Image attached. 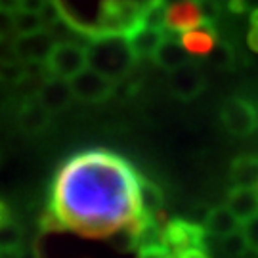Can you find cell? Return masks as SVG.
Here are the masks:
<instances>
[{"instance_id": "obj_1", "label": "cell", "mask_w": 258, "mask_h": 258, "mask_svg": "<svg viewBox=\"0 0 258 258\" xmlns=\"http://www.w3.org/2000/svg\"><path fill=\"white\" fill-rule=\"evenodd\" d=\"M140 182L136 168L113 151L77 153L55 174L44 226L84 237H113L144 216Z\"/></svg>"}, {"instance_id": "obj_2", "label": "cell", "mask_w": 258, "mask_h": 258, "mask_svg": "<svg viewBox=\"0 0 258 258\" xmlns=\"http://www.w3.org/2000/svg\"><path fill=\"white\" fill-rule=\"evenodd\" d=\"M86 55H88V67L109 77L115 83L124 79L138 59V55L134 54L130 46V40L122 38L120 35L90 42L86 46Z\"/></svg>"}, {"instance_id": "obj_3", "label": "cell", "mask_w": 258, "mask_h": 258, "mask_svg": "<svg viewBox=\"0 0 258 258\" xmlns=\"http://www.w3.org/2000/svg\"><path fill=\"white\" fill-rule=\"evenodd\" d=\"M86 67H88L86 48L69 40H57L46 59L48 75L61 77L67 81H71L75 75H79Z\"/></svg>"}, {"instance_id": "obj_4", "label": "cell", "mask_w": 258, "mask_h": 258, "mask_svg": "<svg viewBox=\"0 0 258 258\" xmlns=\"http://www.w3.org/2000/svg\"><path fill=\"white\" fill-rule=\"evenodd\" d=\"M220 120L230 134L245 138L258 128V109L249 100L233 96L222 103Z\"/></svg>"}, {"instance_id": "obj_5", "label": "cell", "mask_w": 258, "mask_h": 258, "mask_svg": "<svg viewBox=\"0 0 258 258\" xmlns=\"http://www.w3.org/2000/svg\"><path fill=\"white\" fill-rule=\"evenodd\" d=\"M73 88L75 100L84 103H102L109 100L115 90V81L102 75L92 67H86L69 81Z\"/></svg>"}, {"instance_id": "obj_6", "label": "cell", "mask_w": 258, "mask_h": 258, "mask_svg": "<svg viewBox=\"0 0 258 258\" xmlns=\"http://www.w3.org/2000/svg\"><path fill=\"white\" fill-rule=\"evenodd\" d=\"M163 243L172 254L187 247L207 245V228L195 222L174 218L163 228Z\"/></svg>"}, {"instance_id": "obj_7", "label": "cell", "mask_w": 258, "mask_h": 258, "mask_svg": "<svg viewBox=\"0 0 258 258\" xmlns=\"http://www.w3.org/2000/svg\"><path fill=\"white\" fill-rule=\"evenodd\" d=\"M207 23L201 0H176L165 6L163 25L168 33H184Z\"/></svg>"}, {"instance_id": "obj_8", "label": "cell", "mask_w": 258, "mask_h": 258, "mask_svg": "<svg viewBox=\"0 0 258 258\" xmlns=\"http://www.w3.org/2000/svg\"><path fill=\"white\" fill-rule=\"evenodd\" d=\"M205 84L207 81L197 65L184 63L168 71V88L182 102L195 100L205 90Z\"/></svg>"}, {"instance_id": "obj_9", "label": "cell", "mask_w": 258, "mask_h": 258, "mask_svg": "<svg viewBox=\"0 0 258 258\" xmlns=\"http://www.w3.org/2000/svg\"><path fill=\"white\" fill-rule=\"evenodd\" d=\"M55 42L57 38L50 29H40L27 35H16V48L21 61L25 63H46Z\"/></svg>"}, {"instance_id": "obj_10", "label": "cell", "mask_w": 258, "mask_h": 258, "mask_svg": "<svg viewBox=\"0 0 258 258\" xmlns=\"http://www.w3.org/2000/svg\"><path fill=\"white\" fill-rule=\"evenodd\" d=\"M37 98L52 115H55V113L65 111L73 103L75 94L73 88H71V83L67 79L48 75L46 79L42 81V84L38 86Z\"/></svg>"}, {"instance_id": "obj_11", "label": "cell", "mask_w": 258, "mask_h": 258, "mask_svg": "<svg viewBox=\"0 0 258 258\" xmlns=\"http://www.w3.org/2000/svg\"><path fill=\"white\" fill-rule=\"evenodd\" d=\"M165 25H155V23H144L138 31H134L128 37L130 46L138 57H153L159 46L166 38Z\"/></svg>"}, {"instance_id": "obj_12", "label": "cell", "mask_w": 258, "mask_h": 258, "mask_svg": "<svg viewBox=\"0 0 258 258\" xmlns=\"http://www.w3.org/2000/svg\"><path fill=\"white\" fill-rule=\"evenodd\" d=\"M180 42L189 52V55L203 57V55H209L216 48L218 37H216V31L212 27V23H203L199 27L180 33Z\"/></svg>"}, {"instance_id": "obj_13", "label": "cell", "mask_w": 258, "mask_h": 258, "mask_svg": "<svg viewBox=\"0 0 258 258\" xmlns=\"http://www.w3.org/2000/svg\"><path fill=\"white\" fill-rule=\"evenodd\" d=\"M226 205L230 207V211L237 216L241 224L247 222L258 214V187L233 185V189L228 191Z\"/></svg>"}, {"instance_id": "obj_14", "label": "cell", "mask_w": 258, "mask_h": 258, "mask_svg": "<svg viewBox=\"0 0 258 258\" xmlns=\"http://www.w3.org/2000/svg\"><path fill=\"white\" fill-rule=\"evenodd\" d=\"M50 111L38 102V98H31V100H25L23 105L19 107L18 113V122L19 126L27 132H40L48 126L50 122Z\"/></svg>"}, {"instance_id": "obj_15", "label": "cell", "mask_w": 258, "mask_h": 258, "mask_svg": "<svg viewBox=\"0 0 258 258\" xmlns=\"http://www.w3.org/2000/svg\"><path fill=\"white\" fill-rule=\"evenodd\" d=\"M241 226V222L237 220V216L230 211L228 205L222 207H214L207 212L205 216V228L207 231L214 235V237H224L231 231H237Z\"/></svg>"}, {"instance_id": "obj_16", "label": "cell", "mask_w": 258, "mask_h": 258, "mask_svg": "<svg viewBox=\"0 0 258 258\" xmlns=\"http://www.w3.org/2000/svg\"><path fill=\"white\" fill-rule=\"evenodd\" d=\"M230 178L233 185L258 187V155H239L231 161Z\"/></svg>"}, {"instance_id": "obj_17", "label": "cell", "mask_w": 258, "mask_h": 258, "mask_svg": "<svg viewBox=\"0 0 258 258\" xmlns=\"http://www.w3.org/2000/svg\"><path fill=\"white\" fill-rule=\"evenodd\" d=\"M187 55H189V52L185 50L184 44H182L180 40H170V38L166 37L165 42H163V44L159 46V50L155 52L153 59H155V63L159 65L161 69L172 71L176 67L187 63Z\"/></svg>"}, {"instance_id": "obj_18", "label": "cell", "mask_w": 258, "mask_h": 258, "mask_svg": "<svg viewBox=\"0 0 258 258\" xmlns=\"http://www.w3.org/2000/svg\"><path fill=\"white\" fill-rule=\"evenodd\" d=\"M140 203H142L144 212L155 216L157 212L163 211L165 195L157 184H153L148 178H142V182H140Z\"/></svg>"}, {"instance_id": "obj_19", "label": "cell", "mask_w": 258, "mask_h": 258, "mask_svg": "<svg viewBox=\"0 0 258 258\" xmlns=\"http://www.w3.org/2000/svg\"><path fill=\"white\" fill-rule=\"evenodd\" d=\"M220 250L226 258H243L247 256V252L250 250L247 237L243 230L231 231L228 235L220 237Z\"/></svg>"}, {"instance_id": "obj_20", "label": "cell", "mask_w": 258, "mask_h": 258, "mask_svg": "<svg viewBox=\"0 0 258 258\" xmlns=\"http://www.w3.org/2000/svg\"><path fill=\"white\" fill-rule=\"evenodd\" d=\"M16 33L18 35H27V33H35L40 29H46V21L42 18V14L38 12H29V10H16Z\"/></svg>"}, {"instance_id": "obj_21", "label": "cell", "mask_w": 258, "mask_h": 258, "mask_svg": "<svg viewBox=\"0 0 258 258\" xmlns=\"http://www.w3.org/2000/svg\"><path fill=\"white\" fill-rule=\"evenodd\" d=\"M21 245V230L14 220L0 226V250L2 252H16Z\"/></svg>"}, {"instance_id": "obj_22", "label": "cell", "mask_w": 258, "mask_h": 258, "mask_svg": "<svg viewBox=\"0 0 258 258\" xmlns=\"http://www.w3.org/2000/svg\"><path fill=\"white\" fill-rule=\"evenodd\" d=\"M29 73L25 61H0V83H19Z\"/></svg>"}, {"instance_id": "obj_23", "label": "cell", "mask_w": 258, "mask_h": 258, "mask_svg": "<svg viewBox=\"0 0 258 258\" xmlns=\"http://www.w3.org/2000/svg\"><path fill=\"white\" fill-rule=\"evenodd\" d=\"M209 59H211V63L214 67H230L231 61H233V52H231V48L228 44L218 40L216 48L209 54Z\"/></svg>"}, {"instance_id": "obj_24", "label": "cell", "mask_w": 258, "mask_h": 258, "mask_svg": "<svg viewBox=\"0 0 258 258\" xmlns=\"http://www.w3.org/2000/svg\"><path fill=\"white\" fill-rule=\"evenodd\" d=\"M241 230H243L245 237H247V243H249L250 250L258 254V214L252 216V218H249L247 222H243V224H241Z\"/></svg>"}, {"instance_id": "obj_25", "label": "cell", "mask_w": 258, "mask_h": 258, "mask_svg": "<svg viewBox=\"0 0 258 258\" xmlns=\"http://www.w3.org/2000/svg\"><path fill=\"white\" fill-rule=\"evenodd\" d=\"M21 59L16 48V37H0V61H18Z\"/></svg>"}, {"instance_id": "obj_26", "label": "cell", "mask_w": 258, "mask_h": 258, "mask_svg": "<svg viewBox=\"0 0 258 258\" xmlns=\"http://www.w3.org/2000/svg\"><path fill=\"white\" fill-rule=\"evenodd\" d=\"M16 16L10 10L0 8V37H16Z\"/></svg>"}, {"instance_id": "obj_27", "label": "cell", "mask_w": 258, "mask_h": 258, "mask_svg": "<svg viewBox=\"0 0 258 258\" xmlns=\"http://www.w3.org/2000/svg\"><path fill=\"white\" fill-rule=\"evenodd\" d=\"M138 258H174L172 252L166 249L165 245H155V247H146L138 249Z\"/></svg>"}, {"instance_id": "obj_28", "label": "cell", "mask_w": 258, "mask_h": 258, "mask_svg": "<svg viewBox=\"0 0 258 258\" xmlns=\"http://www.w3.org/2000/svg\"><path fill=\"white\" fill-rule=\"evenodd\" d=\"M247 44L252 52L258 54V10H254L250 14V27L249 33H247Z\"/></svg>"}, {"instance_id": "obj_29", "label": "cell", "mask_w": 258, "mask_h": 258, "mask_svg": "<svg viewBox=\"0 0 258 258\" xmlns=\"http://www.w3.org/2000/svg\"><path fill=\"white\" fill-rule=\"evenodd\" d=\"M174 258H211V252L207 250V245H199V247H187L172 254Z\"/></svg>"}, {"instance_id": "obj_30", "label": "cell", "mask_w": 258, "mask_h": 258, "mask_svg": "<svg viewBox=\"0 0 258 258\" xmlns=\"http://www.w3.org/2000/svg\"><path fill=\"white\" fill-rule=\"evenodd\" d=\"M201 6H203V14H205L207 23H212V25H214V19H216L218 6H216L212 0H201Z\"/></svg>"}, {"instance_id": "obj_31", "label": "cell", "mask_w": 258, "mask_h": 258, "mask_svg": "<svg viewBox=\"0 0 258 258\" xmlns=\"http://www.w3.org/2000/svg\"><path fill=\"white\" fill-rule=\"evenodd\" d=\"M48 0H21V10H29V12H38L42 14V10L46 8Z\"/></svg>"}, {"instance_id": "obj_32", "label": "cell", "mask_w": 258, "mask_h": 258, "mask_svg": "<svg viewBox=\"0 0 258 258\" xmlns=\"http://www.w3.org/2000/svg\"><path fill=\"white\" fill-rule=\"evenodd\" d=\"M12 220H14V218H12L10 207L0 199V226H4V224H8V222H12Z\"/></svg>"}, {"instance_id": "obj_33", "label": "cell", "mask_w": 258, "mask_h": 258, "mask_svg": "<svg viewBox=\"0 0 258 258\" xmlns=\"http://www.w3.org/2000/svg\"><path fill=\"white\" fill-rule=\"evenodd\" d=\"M0 8L16 12V10L21 8V0H0Z\"/></svg>"}, {"instance_id": "obj_34", "label": "cell", "mask_w": 258, "mask_h": 258, "mask_svg": "<svg viewBox=\"0 0 258 258\" xmlns=\"http://www.w3.org/2000/svg\"><path fill=\"white\" fill-rule=\"evenodd\" d=\"M230 6H231V10H237V12H239V10L245 8V2H243V0H231Z\"/></svg>"}, {"instance_id": "obj_35", "label": "cell", "mask_w": 258, "mask_h": 258, "mask_svg": "<svg viewBox=\"0 0 258 258\" xmlns=\"http://www.w3.org/2000/svg\"><path fill=\"white\" fill-rule=\"evenodd\" d=\"M159 2H161V4H165V6H166V4H170V2H176V0H159Z\"/></svg>"}, {"instance_id": "obj_36", "label": "cell", "mask_w": 258, "mask_h": 258, "mask_svg": "<svg viewBox=\"0 0 258 258\" xmlns=\"http://www.w3.org/2000/svg\"><path fill=\"white\" fill-rule=\"evenodd\" d=\"M0 252H2V250H0Z\"/></svg>"}]
</instances>
